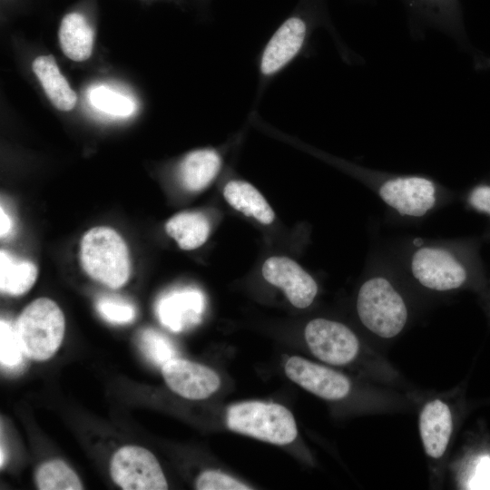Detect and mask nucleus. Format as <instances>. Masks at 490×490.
<instances>
[{"mask_svg":"<svg viewBox=\"0 0 490 490\" xmlns=\"http://www.w3.org/2000/svg\"><path fill=\"white\" fill-rule=\"evenodd\" d=\"M40 490H79L83 484L76 473L63 460L53 459L43 463L34 475Z\"/></svg>","mask_w":490,"mask_h":490,"instance_id":"nucleus-22","label":"nucleus"},{"mask_svg":"<svg viewBox=\"0 0 490 490\" xmlns=\"http://www.w3.org/2000/svg\"><path fill=\"white\" fill-rule=\"evenodd\" d=\"M58 36L61 49L69 59L83 62L91 56L93 31L80 13H69L64 16Z\"/></svg>","mask_w":490,"mask_h":490,"instance_id":"nucleus-17","label":"nucleus"},{"mask_svg":"<svg viewBox=\"0 0 490 490\" xmlns=\"http://www.w3.org/2000/svg\"><path fill=\"white\" fill-rule=\"evenodd\" d=\"M167 386L188 399H204L220 386L219 375L211 368L187 359L173 358L162 367Z\"/></svg>","mask_w":490,"mask_h":490,"instance_id":"nucleus-11","label":"nucleus"},{"mask_svg":"<svg viewBox=\"0 0 490 490\" xmlns=\"http://www.w3.org/2000/svg\"><path fill=\"white\" fill-rule=\"evenodd\" d=\"M226 424L231 431L279 446L293 442L298 434L291 412L277 403L244 401L231 405Z\"/></svg>","mask_w":490,"mask_h":490,"instance_id":"nucleus-2","label":"nucleus"},{"mask_svg":"<svg viewBox=\"0 0 490 490\" xmlns=\"http://www.w3.org/2000/svg\"><path fill=\"white\" fill-rule=\"evenodd\" d=\"M411 16L447 28L459 25L458 0H403Z\"/></svg>","mask_w":490,"mask_h":490,"instance_id":"nucleus-21","label":"nucleus"},{"mask_svg":"<svg viewBox=\"0 0 490 490\" xmlns=\"http://www.w3.org/2000/svg\"><path fill=\"white\" fill-rule=\"evenodd\" d=\"M15 324L22 349L31 359L47 360L62 344L64 317L58 305L50 299L40 298L31 302Z\"/></svg>","mask_w":490,"mask_h":490,"instance_id":"nucleus-5","label":"nucleus"},{"mask_svg":"<svg viewBox=\"0 0 490 490\" xmlns=\"http://www.w3.org/2000/svg\"><path fill=\"white\" fill-rule=\"evenodd\" d=\"M110 473L113 482L124 490H163L168 488L162 469L148 449L124 446L113 456Z\"/></svg>","mask_w":490,"mask_h":490,"instance_id":"nucleus-7","label":"nucleus"},{"mask_svg":"<svg viewBox=\"0 0 490 490\" xmlns=\"http://www.w3.org/2000/svg\"><path fill=\"white\" fill-rule=\"evenodd\" d=\"M0 453V465L3 466L6 459L5 449L3 447V444H1Z\"/></svg>","mask_w":490,"mask_h":490,"instance_id":"nucleus-31","label":"nucleus"},{"mask_svg":"<svg viewBox=\"0 0 490 490\" xmlns=\"http://www.w3.org/2000/svg\"><path fill=\"white\" fill-rule=\"evenodd\" d=\"M199 490H250L251 487L225 473L217 470L202 472L196 480Z\"/></svg>","mask_w":490,"mask_h":490,"instance_id":"nucleus-27","label":"nucleus"},{"mask_svg":"<svg viewBox=\"0 0 490 490\" xmlns=\"http://www.w3.org/2000/svg\"><path fill=\"white\" fill-rule=\"evenodd\" d=\"M139 341L144 355L157 366L162 367L165 362L176 358L172 342L159 331L146 328L141 333Z\"/></svg>","mask_w":490,"mask_h":490,"instance_id":"nucleus-25","label":"nucleus"},{"mask_svg":"<svg viewBox=\"0 0 490 490\" xmlns=\"http://www.w3.org/2000/svg\"><path fill=\"white\" fill-rule=\"evenodd\" d=\"M22 349L15 324L2 318L0 321V362L3 368L17 370L24 364Z\"/></svg>","mask_w":490,"mask_h":490,"instance_id":"nucleus-24","label":"nucleus"},{"mask_svg":"<svg viewBox=\"0 0 490 490\" xmlns=\"http://www.w3.org/2000/svg\"><path fill=\"white\" fill-rule=\"evenodd\" d=\"M84 271L103 285L118 289L130 276V260L126 244L113 229L95 227L83 237L80 250Z\"/></svg>","mask_w":490,"mask_h":490,"instance_id":"nucleus-3","label":"nucleus"},{"mask_svg":"<svg viewBox=\"0 0 490 490\" xmlns=\"http://www.w3.org/2000/svg\"><path fill=\"white\" fill-rule=\"evenodd\" d=\"M357 312L362 324L383 338L398 335L407 320V309L402 296L383 276L371 277L361 285Z\"/></svg>","mask_w":490,"mask_h":490,"instance_id":"nucleus-4","label":"nucleus"},{"mask_svg":"<svg viewBox=\"0 0 490 490\" xmlns=\"http://www.w3.org/2000/svg\"><path fill=\"white\" fill-rule=\"evenodd\" d=\"M481 269L474 246L459 253L439 246H421L409 260L414 279L423 287L436 291L465 286L480 275Z\"/></svg>","mask_w":490,"mask_h":490,"instance_id":"nucleus-1","label":"nucleus"},{"mask_svg":"<svg viewBox=\"0 0 490 490\" xmlns=\"http://www.w3.org/2000/svg\"><path fill=\"white\" fill-rule=\"evenodd\" d=\"M469 489H490V456H481L477 458L468 479Z\"/></svg>","mask_w":490,"mask_h":490,"instance_id":"nucleus-29","label":"nucleus"},{"mask_svg":"<svg viewBox=\"0 0 490 490\" xmlns=\"http://www.w3.org/2000/svg\"><path fill=\"white\" fill-rule=\"evenodd\" d=\"M99 314L113 324H126L135 318V309L129 302L118 298L102 297L96 303Z\"/></svg>","mask_w":490,"mask_h":490,"instance_id":"nucleus-26","label":"nucleus"},{"mask_svg":"<svg viewBox=\"0 0 490 490\" xmlns=\"http://www.w3.org/2000/svg\"><path fill=\"white\" fill-rule=\"evenodd\" d=\"M222 162V155L214 148L194 150L179 162L176 174L185 190L200 191L217 177Z\"/></svg>","mask_w":490,"mask_h":490,"instance_id":"nucleus-15","label":"nucleus"},{"mask_svg":"<svg viewBox=\"0 0 490 490\" xmlns=\"http://www.w3.org/2000/svg\"><path fill=\"white\" fill-rule=\"evenodd\" d=\"M285 373L299 386L327 400L344 398L351 387L343 374L298 356L288 359Z\"/></svg>","mask_w":490,"mask_h":490,"instance_id":"nucleus-12","label":"nucleus"},{"mask_svg":"<svg viewBox=\"0 0 490 490\" xmlns=\"http://www.w3.org/2000/svg\"><path fill=\"white\" fill-rule=\"evenodd\" d=\"M466 203L470 210L490 218V180L471 187L466 192Z\"/></svg>","mask_w":490,"mask_h":490,"instance_id":"nucleus-28","label":"nucleus"},{"mask_svg":"<svg viewBox=\"0 0 490 490\" xmlns=\"http://www.w3.org/2000/svg\"><path fill=\"white\" fill-rule=\"evenodd\" d=\"M304 337L311 353L330 365L348 364L359 350L355 333L346 325L334 320H310L305 328Z\"/></svg>","mask_w":490,"mask_h":490,"instance_id":"nucleus-9","label":"nucleus"},{"mask_svg":"<svg viewBox=\"0 0 490 490\" xmlns=\"http://www.w3.org/2000/svg\"><path fill=\"white\" fill-rule=\"evenodd\" d=\"M37 268L30 261H20L5 250L0 252V289L3 293L20 296L34 284Z\"/></svg>","mask_w":490,"mask_h":490,"instance_id":"nucleus-20","label":"nucleus"},{"mask_svg":"<svg viewBox=\"0 0 490 490\" xmlns=\"http://www.w3.org/2000/svg\"><path fill=\"white\" fill-rule=\"evenodd\" d=\"M380 199L402 216L422 217L428 213L437 200L436 184L417 175L391 177L378 187Z\"/></svg>","mask_w":490,"mask_h":490,"instance_id":"nucleus-8","label":"nucleus"},{"mask_svg":"<svg viewBox=\"0 0 490 490\" xmlns=\"http://www.w3.org/2000/svg\"><path fill=\"white\" fill-rule=\"evenodd\" d=\"M261 271L265 280L280 288L294 307L305 309L313 302L318 285L311 275L293 260L270 257L264 261Z\"/></svg>","mask_w":490,"mask_h":490,"instance_id":"nucleus-10","label":"nucleus"},{"mask_svg":"<svg viewBox=\"0 0 490 490\" xmlns=\"http://www.w3.org/2000/svg\"><path fill=\"white\" fill-rule=\"evenodd\" d=\"M208 218L200 211H183L172 216L165 224V231L185 250L201 247L210 235Z\"/></svg>","mask_w":490,"mask_h":490,"instance_id":"nucleus-19","label":"nucleus"},{"mask_svg":"<svg viewBox=\"0 0 490 490\" xmlns=\"http://www.w3.org/2000/svg\"><path fill=\"white\" fill-rule=\"evenodd\" d=\"M204 309L205 298L200 289L182 288L162 296L156 305V313L162 325L180 332L198 324Z\"/></svg>","mask_w":490,"mask_h":490,"instance_id":"nucleus-13","label":"nucleus"},{"mask_svg":"<svg viewBox=\"0 0 490 490\" xmlns=\"http://www.w3.org/2000/svg\"><path fill=\"white\" fill-rule=\"evenodd\" d=\"M453 429L449 407L434 399L423 407L419 416V432L426 454L441 457L446 450Z\"/></svg>","mask_w":490,"mask_h":490,"instance_id":"nucleus-14","label":"nucleus"},{"mask_svg":"<svg viewBox=\"0 0 490 490\" xmlns=\"http://www.w3.org/2000/svg\"><path fill=\"white\" fill-rule=\"evenodd\" d=\"M12 230V220L9 215L5 212L3 207L0 210V234L1 237H5Z\"/></svg>","mask_w":490,"mask_h":490,"instance_id":"nucleus-30","label":"nucleus"},{"mask_svg":"<svg viewBox=\"0 0 490 490\" xmlns=\"http://www.w3.org/2000/svg\"><path fill=\"white\" fill-rule=\"evenodd\" d=\"M311 31V23L301 15L289 16L275 30L257 58L260 93L301 55Z\"/></svg>","mask_w":490,"mask_h":490,"instance_id":"nucleus-6","label":"nucleus"},{"mask_svg":"<svg viewBox=\"0 0 490 490\" xmlns=\"http://www.w3.org/2000/svg\"><path fill=\"white\" fill-rule=\"evenodd\" d=\"M46 96L60 111L72 110L77 101V95L70 87L52 55L36 57L32 65Z\"/></svg>","mask_w":490,"mask_h":490,"instance_id":"nucleus-16","label":"nucleus"},{"mask_svg":"<svg viewBox=\"0 0 490 490\" xmlns=\"http://www.w3.org/2000/svg\"><path fill=\"white\" fill-rule=\"evenodd\" d=\"M89 100L99 111L117 116H128L135 109L132 99L103 85L90 91Z\"/></svg>","mask_w":490,"mask_h":490,"instance_id":"nucleus-23","label":"nucleus"},{"mask_svg":"<svg viewBox=\"0 0 490 490\" xmlns=\"http://www.w3.org/2000/svg\"><path fill=\"white\" fill-rule=\"evenodd\" d=\"M226 201L235 210L269 225L275 213L262 194L250 183L241 180L229 181L223 189Z\"/></svg>","mask_w":490,"mask_h":490,"instance_id":"nucleus-18","label":"nucleus"}]
</instances>
